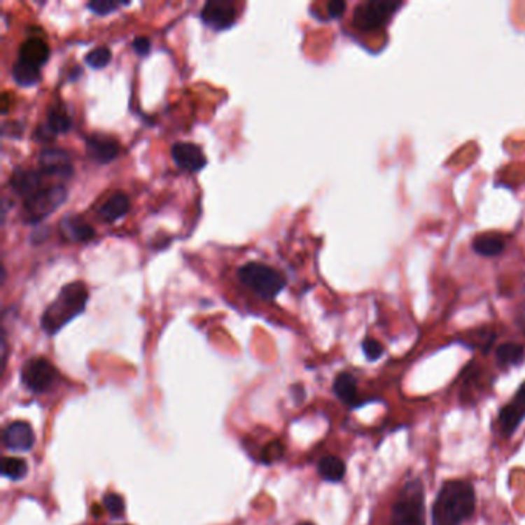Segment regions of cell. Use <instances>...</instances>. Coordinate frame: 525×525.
Instances as JSON below:
<instances>
[{
    "mask_svg": "<svg viewBox=\"0 0 525 525\" xmlns=\"http://www.w3.org/2000/svg\"><path fill=\"white\" fill-rule=\"evenodd\" d=\"M345 464L341 458L337 456H326L319 461L318 472L322 479L328 482H339L345 476Z\"/></svg>",
    "mask_w": 525,
    "mask_h": 525,
    "instance_id": "cell-20",
    "label": "cell"
},
{
    "mask_svg": "<svg viewBox=\"0 0 525 525\" xmlns=\"http://www.w3.org/2000/svg\"><path fill=\"white\" fill-rule=\"evenodd\" d=\"M50 57V48L45 41L38 37H29L20 46L19 60L27 62V64L41 68Z\"/></svg>",
    "mask_w": 525,
    "mask_h": 525,
    "instance_id": "cell-16",
    "label": "cell"
},
{
    "mask_svg": "<svg viewBox=\"0 0 525 525\" xmlns=\"http://www.w3.org/2000/svg\"><path fill=\"white\" fill-rule=\"evenodd\" d=\"M398 0H368L356 6L353 14V25L360 31H376L387 25L388 20L402 6Z\"/></svg>",
    "mask_w": 525,
    "mask_h": 525,
    "instance_id": "cell-5",
    "label": "cell"
},
{
    "mask_svg": "<svg viewBox=\"0 0 525 525\" xmlns=\"http://www.w3.org/2000/svg\"><path fill=\"white\" fill-rule=\"evenodd\" d=\"M282 451H284L282 445H281L279 442H274L273 445H270V447H268V449L265 450L264 458H265L267 461H274V459H279V458L282 456Z\"/></svg>",
    "mask_w": 525,
    "mask_h": 525,
    "instance_id": "cell-32",
    "label": "cell"
},
{
    "mask_svg": "<svg viewBox=\"0 0 525 525\" xmlns=\"http://www.w3.org/2000/svg\"><path fill=\"white\" fill-rule=\"evenodd\" d=\"M34 136H36L38 142H50V141H54V136H56V134L52 133L46 123H42V125L37 127Z\"/></svg>",
    "mask_w": 525,
    "mask_h": 525,
    "instance_id": "cell-31",
    "label": "cell"
},
{
    "mask_svg": "<svg viewBox=\"0 0 525 525\" xmlns=\"http://www.w3.org/2000/svg\"><path fill=\"white\" fill-rule=\"evenodd\" d=\"M514 400H518L519 404H522L525 407V382L518 388V393H516Z\"/></svg>",
    "mask_w": 525,
    "mask_h": 525,
    "instance_id": "cell-33",
    "label": "cell"
},
{
    "mask_svg": "<svg viewBox=\"0 0 525 525\" xmlns=\"http://www.w3.org/2000/svg\"><path fill=\"white\" fill-rule=\"evenodd\" d=\"M110 60H111V51L108 50L106 46H99V48L91 50L87 56H85L87 65L94 69L106 66L108 64H110Z\"/></svg>",
    "mask_w": 525,
    "mask_h": 525,
    "instance_id": "cell-25",
    "label": "cell"
},
{
    "mask_svg": "<svg viewBox=\"0 0 525 525\" xmlns=\"http://www.w3.org/2000/svg\"><path fill=\"white\" fill-rule=\"evenodd\" d=\"M476 510V495L472 484L447 481L435 499L431 519L433 525H462Z\"/></svg>",
    "mask_w": 525,
    "mask_h": 525,
    "instance_id": "cell-1",
    "label": "cell"
},
{
    "mask_svg": "<svg viewBox=\"0 0 525 525\" xmlns=\"http://www.w3.org/2000/svg\"><path fill=\"white\" fill-rule=\"evenodd\" d=\"M28 472L27 462L19 458H4L2 461V475L8 479L19 481L25 477Z\"/></svg>",
    "mask_w": 525,
    "mask_h": 525,
    "instance_id": "cell-24",
    "label": "cell"
},
{
    "mask_svg": "<svg viewBox=\"0 0 525 525\" xmlns=\"http://www.w3.org/2000/svg\"><path fill=\"white\" fill-rule=\"evenodd\" d=\"M296 525H314V524H312V522H299Z\"/></svg>",
    "mask_w": 525,
    "mask_h": 525,
    "instance_id": "cell-34",
    "label": "cell"
},
{
    "mask_svg": "<svg viewBox=\"0 0 525 525\" xmlns=\"http://www.w3.org/2000/svg\"><path fill=\"white\" fill-rule=\"evenodd\" d=\"M87 300L88 290L82 282L66 284L45 310L41 322L42 328L48 335H56L62 327L85 310Z\"/></svg>",
    "mask_w": 525,
    "mask_h": 525,
    "instance_id": "cell-2",
    "label": "cell"
},
{
    "mask_svg": "<svg viewBox=\"0 0 525 525\" xmlns=\"http://www.w3.org/2000/svg\"><path fill=\"white\" fill-rule=\"evenodd\" d=\"M237 277L262 299H274L285 287V277L273 267L260 262H246L239 268Z\"/></svg>",
    "mask_w": 525,
    "mask_h": 525,
    "instance_id": "cell-4",
    "label": "cell"
},
{
    "mask_svg": "<svg viewBox=\"0 0 525 525\" xmlns=\"http://www.w3.org/2000/svg\"><path fill=\"white\" fill-rule=\"evenodd\" d=\"M120 5L122 4L114 2V0H92V2L88 4V8L94 14L105 15V14H110V13L118 10Z\"/></svg>",
    "mask_w": 525,
    "mask_h": 525,
    "instance_id": "cell-28",
    "label": "cell"
},
{
    "mask_svg": "<svg viewBox=\"0 0 525 525\" xmlns=\"http://www.w3.org/2000/svg\"><path fill=\"white\" fill-rule=\"evenodd\" d=\"M333 390L335 395L342 400L344 404L350 405V407H356L359 405L358 402V382L356 377L350 373H341L339 374L335 384H333Z\"/></svg>",
    "mask_w": 525,
    "mask_h": 525,
    "instance_id": "cell-18",
    "label": "cell"
},
{
    "mask_svg": "<svg viewBox=\"0 0 525 525\" xmlns=\"http://www.w3.org/2000/svg\"><path fill=\"white\" fill-rule=\"evenodd\" d=\"M172 156L177 167L191 173H197L206 165V158L202 148L190 142L174 144L172 146Z\"/></svg>",
    "mask_w": 525,
    "mask_h": 525,
    "instance_id": "cell-10",
    "label": "cell"
},
{
    "mask_svg": "<svg viewBox=\"0 0 525 525\" xmlns=\"http://www.w3.org/2000/svg\"><path fill=\"white\" fill-rule=\"evenodd\" d=\"M327 10H328V15L331 19H337L345 13L346 4L342 2V0H335V2H330L327 5Z\"/></svg>",
    "mask_w": 525,
    "mask_h": 525,
    "instance_id": "cell-30",
    "label": "cell"
},
{
    "mask_svg": "<svg viewBox=\"0 0 525 525\" xmlns=\"http://www.w3.org/2000/svg\"><path fill=\"white\" fill-rule=\"evenodd\" d=\"M34 431L29 424L15 421L4 430V445L14 451H28L34 445Z\"/></svg>",
    "mask_w": 525,
    "mask_h": 525,
    "instance_id": "cell-11",
    "label": "cell"
},
{
    "mask_svg": "<svg viewBox=\"0 0 525 525\" xmlns=\"http://www.w3.org/2000/svg\"><path fill=\"white\" fill-rule=\"evenodd\" d=\"M200 19L213 29H227L237 19V8L230 0H210L200 11Z\"/></svg>",
    "mask_w": 525,
    "mask_h": 525,
    "instance_id": "cell-8",
    "label": "cell"
},
{
    "mask_svg": "<svg viewBox=\"0 0 525 525\" xmlns=\"http://www.w3.org/2000/svg\"><path fill=\"white\" fill-rule=\"evenodd\" d=\"M390 525H426V493L419 479L407 482L400 490Z\"/></svg>",
    "mask_w": 525,
    "mask_h": 525,
    "instance_id": "cell-3",
    "label": "cell"
},
{
    "mask_svg": "<svg viewBox=\"0 0 525 525\" xmlns=\"http://www.w3.org/2000/svg\"><path fill=\"white\" fill-rule=\"evenodd\" d=\"M130 210V199L122 191H114L100 204L97 214L105 222H114L125 216Z\"/></svg>",
    "mask_w": 525,
    "mask_h": 525,
    "instance_id": "cell-15",
    "label": "cell"
},
{
    "mask_svg": "<svg viewBox=\"0 0 525 525\" xmlns=\"http://www.w3.org/2000/svg\"><path fill=\"white\" fill-rule=\"evenodd\" d=\"M496 358L500 365H519L525 359V349L518 344H503L496 350Z\"/></svg>",
    "mask_w": 525,
    "mask_h": 525,
    "instance_id": "cell-22",
    "label": "cell"
},
{
    "mask_svg": "<svg viewBox=\"0 0 525 525\" xmlns=\"http://www.w3.org/2000/svg\"><path fill=\"white\" fill-rule=\"evenodd\" d=\"M473 250L475 253L479 254V256L495 258L505 250V241L504 237H500L499 234H479L475 237Z\"/></svg>",
    "mask_w": 525,
    "mask_h": 525,
    "instance_id": "cell-19",
    "label": "cell"
},
{
    "mask_svg": "<svg viewBox=\"0 0 525 525\" xmlns=\"http://www.w3.org/2000/svg\"><path fill=\"white\" fill-rule=\"evenodd\" d=\"M362 350H364V354L368 360H377L384 354L382 344L372 337H367L365 341L362 342Z\"/></svg>",
    "mask_w": 525,
    "mask_h": 525,
    "instance_id": "cell-26",
    "label": "cell"
},
{
    "mask_svg": "<svg viewBox=\"0 0 525 525\" xmlns=\"http://www.w3.org/2000/svg\"><path fill=\"white\" fill-rule=\"evenodd\" d=\"M104 505L113 516H120L123 510H125V503H123V499L119 495H115V493H108V495H105Z\"/></svg>",
    "mask_w": 525,
    "mask_h": 525,
    "instance_id": "cell-27",
    "label": "cell"
},
{
    "mask_svg": "<svg viewBox=\"0 0 525 525\" xmlns=\"http://www.w3.org/2000/svg\"><path fill=\"white\" fill-rule=\"evenodd\" d=\"M57 379V372L45 358H33L22 367V382L34 393L48 391Z\"/></svg>",
    "mask_w": 525,
    "mask_h": 525,
    "instance_id": "cell-7",
    "label": "cell"
},
{
    "mask_svg": "<svg viewBox=\"0 0 525 525\" xmlns=\"http://www.w3.org/2000/svg\"><path fill=\"white\" fill-rule=\"evenodd\" d=\"M60 231L71 242H87L94 237V228L76 214H68L62 219Z\"/></svg>",
    "mask_w": 525,
    "mask_h": 525,
    "instance_id": "cell-14",
    "label": "cell"
},
{
    "mask_svg": "<svg viewBox=\"0 0 525 525\" xmlns=\"http://www.w3.org/2000/svg\"><path fill=\"white\" fill-rule=\"evenodd\" d=\"M46 125L52 131L54 134H64L71 128V119L66 114L64 108H51L48 111V118H46Z\"/></svg>",
    "mask_w": 525,
    "mask_h": 525,
    "instance_id": "cell-23",
    "label": "cell"
},
{
    "mask_svg": "<svg viewBox=\"0 0 525 525\" xmlns=\"http://www.w3.org/2000/svg\"><path fill=\"white\" fill-rule=\"evenodd\" d=\"M525 418V407L518 400H512L510 404L500 408L499 412V428L504 436H512L518 430L519 424Z\"/></svg>",
    "mask_w": 525,
    "mask_h": 525,
    "instance_id": "cell-17",
    "label": "cell"
},
{
    "mask_svg": "<svg viewBox=\"0 0 525 525\" xmlns=\"http://www.w3.org/2000/svg\"><path fill=\"white\" fill-rule=\"evenodd\" d=\"M66 190L62 185H52V187H43L34 192L33 196L25 199L23 204V219L28 223H36L45 219L56 208L65 202Z\"/></svg>",
    "mask_w": 525,
    "mask_h": 525,
    "instance_id": "cell-6",
    "label": "cell"
},
{
    "mask_svg": "<svg viewBox=\"0 0 525 525\" xmlns=\"http://www.w3.org/2000/svg\"><path fill=\"white\" fill-rule=\"evenodd\" d=\"M38 167L41 172L48 176L68 179L73 174V165L68 153L57 148H45L38 154Z\"/></svg>",
    "mask_w": 525,
    "mask_h": 525,
    "instance_id": "cell-9",
    "label": "cell"
},
{
    "mask_svg": "<svg viewBox=\"0 0 525 525\" xmlns=\"http://www.w3.org/2000/svg\"><path fill=\"white\" fill-rule=\"evenodd\" d=\"M119 150V142L113 137L94 134L87 139L88 156L96 162H100V164H108V162L114 160L118 158Z\"/></svg>",
    "mask_w": 525,
    "mask_h": 525,
    "instance_id": "cell-12",
    "label": "cell"
},
{
    "mask_svg": "<svg viewBox=\"0 0 525 525\" xmlns=\"http://www.w3.org/2000/svg\"><path fill=\"white\" fill-rule=\"evenodd\" d=\"M11 190L15 192L18 196L22 197H31L37 192L42 187V176L38 172H34V169H15V172L11 174L10 179Z\"/></svg>",
    "mask_w": 525,
    "mask_h": 525,
    "instance_id": "cell-13",
    "label": "cell"
},
{
    "mask_svg": "<svg viewBox=\"0 0 525 525\" xmlns=\"http://www.w3.org/2000/svg\"><path fill=\"white\" fill-rule=\"evenodd\" d=\"M133 48L139 56H146L151 51V42L146 37H136L133 42Z\"/></svg>",
    "mask_w": 525,
    "mask_h": 525,
    "instance_id": "cell-29",
    "label": "cell"
},
{
    "mask_svg": "<svg viewBox=\"0 0 525 525\" xmlns=\"http://www.w3.org/2000/svg\"><path fill=\"white\" fill-rule=\"evenodd\" d=\"M13 77L22 87H31V85L41 80V68L27 64V62L19 60L13 66Z\"/></svg>",
    "mask_w": 525,
    "mask_h": 525,
    "instance_id": "cell-21",
    "label": "cell"
}]
</instances>
